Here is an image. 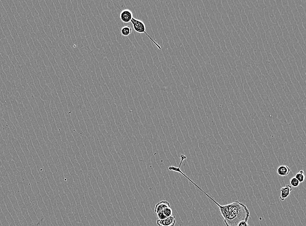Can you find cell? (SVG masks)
Masks as SVG:
<instances>
[{
    "label": "cell",
    "instance_id": "cell-1",
    "mask_svg": "<svg viewBox=\"0 0 306 226\" xmlns=\"http://www.w3.org/2000/svg\"><path fill=\"white\" fill-rule=\"evenodd\" d=\"M203 193L218 207L226 226H238L241 221H248L250 216L249 210L243 203L236 201L228 204L221 205L205 192Z\"/></svg>",
    "mask_w": 306,
    "mask_h": 226
},
{
    "label": "cell",
    "instance_id": "cell-2",
    "mask_svg": "<svg viewBox=\"0 0 306 226\" xmlns=\"http://www.w3.org/2000/svg\"><path fill=\"white\" fill-rule=\"evenodd\" d=\"M131 22L132 24L134 30L136 32H137L139 33H144L145 34L147 37H148L150 39L158 48L159 49L161 50V47L156 42H155V40H153L152 38L146 32L145 25L144 23L143 22L141 21V20L135 18H134L133 17Z\"/></svg>",
    "mask_w": 306,
    "mask_h": 226
},
{
    "label": "cell",
    "instance_id": "cell-3",
    "mask_svg": "<svg viewBox=\"0 0 306 226\" xmlns=\"http://www.w3.org/2000/svg\"><path fill=\"white\" fill-rule=\"evenodd\" d=\"M288 2L289 3L288 4L291 7L290 8H291V10H292V12L293 13V16H294L296 20L297 25H298V28H298L299 29L300 33H301V35H302L304 42L305 44V29L303 27L302 22L301 19L300 18L299 14L298 12V10H297V8L295 7V2L294 1H288Z\"/></svg>",
    "mask_w": 306,
    "mask_h": 226
},
{
    "label": "cell",
    "instance_id": "cell-4",
    "mask_svg": "<svg viewBox=\"0 0 306 226\" xmlns=\"http://www.w3.org/2000/svg\"><path fill=\"white\" fill-rule=\"evenodd\" d=\"M186 158L187 157H186L184 155H181V162H180L179 166L178 167V168H177V167H175V166H170L168 168V169L170 171H174L177 172L179 173H180V174H181L182 175L184 176L185 177V178H186L188 180V181H189L191 182V183H192L193 184H194V185L195 186L197 187V188H198V189H199L200 191H201L202 192H204V191H203V190L201 188H200V187L198 185L196 184L194 182V181H192V180H191V179L190 178H189L185 174H184V173H183L181 171V165L182 164L183 161H184V160L186 159Z\"/></svg>",
    "mask_w": 306,
    "mask_h": 226
},
{
    "label": "cell",
    "instance_id": "cell-5",
    "mask_svg": "<svg viewBox=\"0 0 306 226\" xmlns=\"http://www.w3.org/2000/svg\"><path fill=\"white\" fill-rule=\"evenodd\" d=\"M176 222L175 217L173 215L164 219H158L157 221V224L158 226H175Z\"/></svg>",
    "mask_w": 306,
    "mask_h": 226
},
{
    "label": "cell",
    "instance_id": "cell-6",
    "mask_svg": "<svg viewBox=\"0 0 306 226\" xmlns=\"http://www.w3.org/2000/svg\"><path fill=\"white\" fill-rule=\"evenodd\" d=\"M120 18L123 22L128 23L131 22L133 18L131 11L129 9L122 10L120 15Z\"/></svg>",
    "mask_w": 306,
    "mask_h": 226
},
{
    "label": "cell",
    "instance_id": "cell-7",
    "mask_svg": "<svg viewBox=\"0 0 306 226\" xmlns=\"http://www.w3.org/2000/svg\"><path fill=\"white\" fill-rule=\"evenodd\" d=\"M294 2L296 3L295 4L296 5L297 9H298V10L299 12L300 17L303 23V26L304 25V28L305 29V12L303 7H302L301 5V1H294Z\"/></svg>",
    "mask_w": 306,
    "mask_h": 226
},
{
    "label": "cell",
    "instance_id": "cell-8",
    "mask_svg": "<svg viewBox=\"0 0 306 226\" xmlns=\"http://www.w3.org/2000/svg\"><path fill=\"white\" fill-rule=\"evenodd\" d=\"M228 36L229 38H230L229 39L231 41V43L232 45L233 48H234V51H235L237 55V56L239 58H240V56L241 55V48H240L239 45L238 44V43L236 42V40L235 38H234L232 35V33H230L228 35ZM235 53V54H236Z\"/></svg>",
    "mask_w": 306,
    "mask_h": 226
},
{
    "label": "cell",
    "instance_id": "cell-9",
    "mask_svg": "<svg viewBox=\"0 0 306 226\" xmlns=\"http://www.w3.org/2000/svg\"><path fill=\"white\" fill-rule=\"evenodd\" d=\"M292 190V188L290 185H287L283 187L281 190L280 199L282 201H284L289 196Z\"/></svg>",
    "mask_w": 306,
    "mask_h": 226
},
{
    "label": "cell",
    "instance_id": "cell-10",
    "mask_svg": "<svg viewBox=\"0 0 306 226\" xmlns=\"http://www.w3.org/2000/svg\"><path fill=\"white\" fill-rule=\"evenodd\" d=\"M170 207L171 206H170V203L166 201H161L156 205L155 211L157 214L160 212H161L166 208H170Z\"/></svg>",
    "mask_w": 306,
    "mask_h": 226
},
{
    "label": "cell",
    "instance_id": "cell-11",
    "mask_svg": "<svg viewBox=\"0 0 306 226\" xmlns=\"http://www.w3.org/2000/svg\"><path fill=\"white\" fill-rule=\"evenodd\" d=\"M291 171V169L288 166L281 165L278 168L277 173L281 176H287Z\"/></svg>",
    "mask_w": 306,
    "mask_h": 226
},
{
    "label": "cell",
    "instance_id": "cell-12",
    "mask_svg": "<svg viewBox=\"0 0 306 226\" xmlns=\"http://www.w3.org/2000/svg\"><path fill=\"white\" fill-rule=\"evenodd\" d=\"M132 32V29L129 26H125L121 28V33L124 36H128L131 34Z\"/></svg>",
    "mask_w": 306,
    "mask_h": 226
},
{
    "label": "cell",
    "instance_id": "cell-13",
    "mask_svg": "<svg viewBox=\"0 0 306 226\" xmlns=\"http://www.w3.org/2000/svg\"><path fill=\"white\" fill-rule=\"evenodd\" d=\"M295 177L299 181L300 183L303 182L305 180V175L304 171L303 170H301V171H299V172L297 173Z\"/></svg>",
    "mask_w": 306,
    "mask_h": 226
},
{
    "label": "cell",
    "instance_id": "cell-14",
    "mask_svg": "<svg viewBox=\"0 0 306 226\" xmlns=\"http://www.w3.org/2000/svg\"><path fill=\"white\" fill-rule=\"evenodd\" d=\"M161 212L165 217L167 218L172 215L173 211L171 207H170V208H167L165 209V210L162 211Z\"/></svg>",
    "mask_w": 306,
    "mask_h": 226
},
{
    "label": "cell",
    "instance_id": "cell-15",
    "mask_svg": "<svg viewBox=\"0 0 306 226\" xmlns=\"http://www.w3.org/2000/svg\"><path fill=\"white\" fill-rule=\"evenodd\" d=\"M290 184L292 186L296 188L300 185V182L295 177H293L290 180Z\"/></svg>",
    "mask_w": 306,
    "mask_h": 226
},
{
    "label": "cell",
    "instance_id": "cell-16",
    "mask_svg": "<svg viewBox=\"0 0 306 226\" xmlns=\"http://www.w3.org/2000/svg\"><path fill=\"white\" fill-rule=\"evenodd\" d=\"M238 226H250L248 224V221H243L240 222L238 224Z\"/></svg>",
    "mask_w": 306,
    "mask_h": 226
}]
</instances>
